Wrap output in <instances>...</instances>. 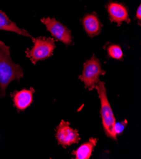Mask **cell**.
Masks as SVG:
<instances>
[{"instance_id":"obj_1","label":"cell","mask_w":141,"mask_h":159,"mask_svg":"<svg viewBox=\"0 0 141 159\" xmlns=\"http://www.w3.org/2000/svg\"><path fill=\"white\" fill-rule=\"evenodd\" d=\"M24 77L22 68L13 62L10 47L0 41V98L5 96L8 86L13 81H19Z\"/></svg>"},{"instance_id":"obj_2","label":"cell","mask_w":141,"mask_h":159,"mask_svg":"<svg viewBox=\"0 0 141 159\" xmlns=\"http://www.w3.org/2000/svg\"><path fill=\"white\" fill-rule=\"evenodd\" d=\"M95 89L97 90L101 102L100 114L105 134L108 138L117 140V135L116 134L114 129L116 119L107 97L105 83L99 81L96 86Z\"/></svg>"},{"instance_id":"obj_3","label":"cell","mask_w":141,"mask_h":159,"mask_svg":"<svg viewBox=\"0 0 141 159\" xmlns=\"http://www.w3.org/2000/svg\"><path fill=\"white\" fill-rule=\"evenodd\" d=\"M34 46L25 51L26 57L29 58L33 64L44 60L53 55L56 46L53 38L38 37L32 39Z\"/></svg>"},{"instance_id":"obj_4","label":"cell","mask_w":141,"mask_h":159,"mask_svg":"<svg viewBox=\"0 0 141 159\" xmlns=\"http://www.w3.org/2000/svg\"><path fill=\"white\" fill-rule=\"evenodd\" d=\"M105 74L106 72L103 70L99 60L93 55L84 63L82 74L79 79L84 83L86 89L92 91L99 82L100 76Z\"/></svg>"},{"instance_id":"obj_5","label":"cell","mask_w":141,"mask_h":159,"mask_svg":"<svg viewBox=\"0 0 141 159\" xmlns=\"http://www.w3.org/2000/svg\"><path fill=\"white\" fill-rule=\"evenodd\" d=\"M41 22L44 24L53 38L65 45L69 46L73 43V37L70 30L64 24L54 18H43Z\"/></svg>"},{"instance_id":"obj_6","label":"cell","mask_w":141,"mask_h":159,"mask_svg":"<svg viewBox=\"0 0 141 159\" xmlns=\"http://www.w3.org/2000/svg\"><path fill=\"white\" fill-rule=\"evenodd\" d=\"M56 139L58 144L64 148H67L79 142L81 138L77 129L72 128L70 123L61 120L56 129Z\"/></svg>"},{"instance_id":"obj_7","label":"cell","mask_w":141,"mask_h":159,"mask_svg":"<svg viewBox=\"0 0 141 159\" xmlns=\"http://www.w3.org/2000/svg\"><path fill=\"white\" fill-rule=\"evenodd\" d=\"M105 7L112 23H117L118 26H120L124 22L127 24L130 22L129 10L123 4L115 2H109Z\"/></svg>"},{"instance_id":"obj_8","label":"cell","mask_w":141,"mask_h":159,"mask_svg":"<svg viewBox=\"0 0 141 159\" xmlns=\"http://www.w3.org/2000/svg\"><path fill=\"white\" fill-rule=\"evenodd\" d=\"M34 89L30 88V89H22L15 91L11 94L14 106L19 111H24L33 103Z\"/></svg>"},{"instance_id":"obj_9","label":"cell","mask_w":141,"mask_h":159,"mask_svg":"<svg viewBox=\"0 0 141 159\" xmlns=\"http://www.w3.org/2000/svg\"><path fill=\"white\" fill-rule=\"evenodd\" d=\"M86 34L90 38H94L101 33L103 24L95 13L86 14L81 20Z\"/></svg>"},{"instance_id":"obj_10","label":"cell","mask_w":141,"mask_h":159,"mask_svg":"<svg viewBox=\"0 0 141 159\" xmlns=\"http://www.w3.org/2000/svg\"><path fill=\"white\" fill-rule=\"evenodd\" d=\"M0 30L13 32V33H17L19 35L30 38L31 39L34 38L27 33L26 30L19 27L17 25L11 21L6 15V13H5L2 10H0Z\"/></svg>"},{"instance_id":"obj_11","label":"cell","mask_w":141,"mask_h":159,"mask_svg":"<svg viewBox=\"0 0 141 159\" xmlns=\"http://www.w3.org/2000/svg\"><path fill=\"white\" fill-rule=\"evenodd\" d=\"M98 139L91 138L87 142L81 145L76 150L72 152V155H75L76 159H89L92 155L94 148L97 145Z\"/></svg>"},{"instance_id":"obj_12","label":"cell","mask_w":141,"mask_h":159,"mask_svg":"<svg viewBox=\"0 0 141 159\" xmlns=\"http://www.w3.org/2000/svg\"><path fill=\"white\" fill-rule=\"evenodd\" d=\"M104 48L107 51V54L109 57L111 58L123 61V53L121 47L118 44H108Z\"/></svg>"},{"instance_id":"obj_13","label":"cell","mask_w":141,"mask_h":159,"mask_svg":"<svg viewBox=\"0 0 141 159\" xmlns=\"http://www.w3.org/2000/svg\"><path fill=\"white\" fill-rule=\"evenodd\" d=\"M127 124V121L126 120H125L124 121L120 122H116L115 125V128H114L116 134L117 135L121 134L123 132Z\"/></svg>"},{"instance_id":"obj_14","label":"cell","mask_w":141,"mask_h":159,"mask_svg":"<svg viewBox=\"0 0 141 159\" xmlns=\"http://www.w3.org/2000/svg\"><path fill=\"white\" fill-rule=\"evenodd\" d=\"M135 19L138 20L139 21V24L140 25V22L141 20V5H139L138 8L137 9L136 13H135Z\"/></svg>"}]
</instances>
